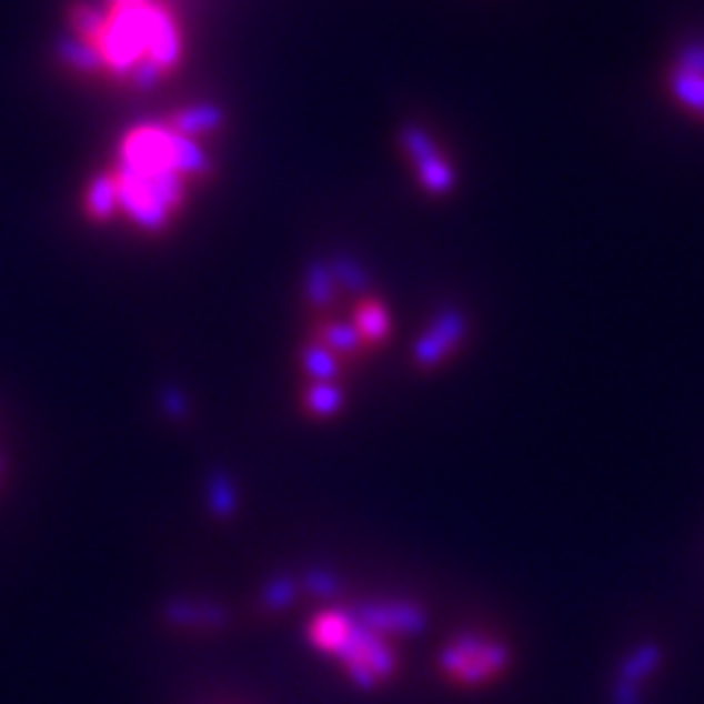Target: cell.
I'll return each mask as SVG.
<instances>
[{
	"label": "cell",
	"mask_w": 704,
	"mask_h": 704,
	"mask_svg": "<svg viewBox=\"0 0 704 704\" xmlns=\"http://www.w3.org/2000/svg\"><path fill=\"white\" fill-rule=\"evenodd\" d=\"M423 625L418 607L370 605L359 611L332 607L309 623V640L344 666L359 687L376 690L396 670V652L391 648L393 634L418 631Z\"/></svg>",
	"instance_id": "1"
},
{
	"label": "cell",
	"mask_w": 704,
	"mask_h": 704,
	"mask_svg": "<svg viewBox=\"0 0 704 704\" xmlns=\"http://www.w3.org/2000/svg\"><path fill=\"white\" fill-rule=\"evenodd\" d=\"M657 666H661V646H655V643H643V646H637L628 657H625L616 681L631 684V687H640V681H646Z\"/></svg>",
	"instance_id": "9"
},
{
	"label": "cell",
	"mask_w": 704,
	"mask_h": 704,
	"mask_svg": "<svg viewBox=\"0 0 704 704\" xmlns=\"http://www.w3.org/2000/svg\"><path fill=\"white\" fill-rule=\"evenodd\" d=\"M171 162L173 171L182 173V177H205V173H212V162L203 153V148L197 141L185 139V135H177V132H171Z\"/></svg>",
	"instance_id": "6"
},
{
	"label": "cell",
	"mask_w": 704,
	"mask_h": 704,
	"mask_svg": "<svg viewBox=\"0 0 704 704\" xmlns=\"http://www.w3.org/2000/svg\"><path fill=\"white\" fill-rule=\"evenodd\" d=\"M332 285H335L332 268L314 262L309 268V273H305V296H309V303L318 305V309H326L329 300H332Z\"/></svg>",
	"instance_id": "14"
},
{
	"label": "cell",
	"mask_w": 704,
	"mask_h": 704,
	"mask_svg": "<svg viewBox=\"0 0 704 704\" xmlns=\"http://www.w3.org/2000/svg\"><path fill=\"white\" fill-rule=\"evenodd\" d=\"M402 148H405V153H409L411 162L414 164L438 153L434 141L429 139V132L420 130V127H409V130H402Z\"/></svg>",
	"instance_id": "15"
},
{
	"label": "cell",
	"mask_w": 704,
	"mask_h": 704,
	"mask_svg": "<svg viewBox=\"0 0 704 704\" xmlns=\"http://www.w3.org/2000/svg\"><path fill=\"white\" fill-rule=\"evenodd\" d=\"M118 209H121V194H118L115 173H103L91 182L89 194H86V212L94 221H109Z\"/></svg>",
	"instance_id": "7"
},
{
	"label": "cell",
	"mask_w": 704,
	"mask_h": 704,
	"mask_svg": "<svg viewBox=\"0 0 704 704\" xmlns=\"http://www.w3.org/2000/svg\"><path fill=\"white\" fill-rule=\"evenodd\" d=\"M332 276L341 285L352 288V291H361V288L368 285V273L361 271V264L352 262V259H341V262L332 264Z\"/></svg>",
	"instance_id": "17"
},
{
	"label": "cell",
	"mask_w": 704,
	"mask_h": 704,
	"mask_svg": "<svg viewBox=\"0 0 704 704\" xmlns=\"http://www.w3.org/2000/svg\"><path fill=\"white\" fill-rule=\"evenodd\" d=\"M0 470H3V459H0Z\"/></svg>",
	"instance_id": "19"
},
{
	"label": "cell",
	"mask_w": 704,
	"mask_h": 704,
	"mask_svg": "<svg viewBox=\"0 0 704 704\" xmlns=\"http://www.w3.org/2000/svg\"><path fill=\"white\" fill-rule=\"evenodd\" d=\"M664 86L670 91V98L678 103L690 118L704 123V77L693 74V71H684L678 66L666 68Z\"/></svg>",
	"instance_id": "5"
},
{
	"label": "cell",
	"mask_w": 704,
	"mask_h": 704,
	"mask_svg": "<svg viewBox=\"0 0 704 704\" xmlns=\"http://www.w3.org/2000/svg\"><path fill=\"white\" fill-rule=\"evenodd\" d=\"M505 664H509V648L500 643H484L479 637L455 640L441 657L443 672L461 684H482L487 678H496Z\"/></svg>",
	"instance_id": "2"
},
{
	"label": "cell",
	"mask_w": 704,
	"mask_h": 704,
	"mask_svg": "<svg viewBox=\"0 0 704 704\" xmlns=\"http://www.w3.org/2000/svg\"><path fill=\"white\" fill-rule=\"evenodd\" d=\"M672 66H678V68H684V71H693V74L704 77V36L684 41V44L675 50Z\"/></svg>",
	"instance_id": "16"
},
{
	"label": "cell",
	"mask_w": 704,
	"mask_h": 704,
	"mask_svg": "<svg viewBox=\"0 0 704 704\" xmlns=\"http://www.w3.org/2000/svg\"><path fill=\"white\" fill-rule=\"evenodd\" d=\"M121 164L141 173H157L164 171V168H173L171 130H162V127L132 130L121 144Z\"/></svg>",
	"instance_id": "3"
},
{
	"label": "cell",
	"mask_w": 704,
	"mask_h": 704,
	"mask_svg": "<svg viewBox=\"0 0 704 704\" xmlns=\"http://www.w3.org/2000/svg\"><path fill=\"white\" fill-rule=\"evenodd\" d=\"M121 3H150V0H112V7H121Z\"/></svg>",
	"instance_id": "18"
},
{
	"label": "cell",
	"mask_w": 704,
	"mask_h": 704,
	"mask_svg": "<svg viewBox=\"0 0 704 704\" xmlns=\"http://www.w3.org/2000/svg\"><path fill=\"white\" fill-rule=\"evenodd\" d=\"M303 370L314 379V385H335L338 373H341V361H338V355H332L326 346H320L318 341H312V344L303 350Z\"/></svg>",
	"instance_id": "11"
},
{
	"label": "cell",
	"mask_w": 704,
	"mask_h": 704,
	"mask_svg": "<svg viewBox=\"0 0 704 704\" xmlns=\"http://www.w3.org/2000/svg\"><path fill=\"white\" fill-rule=\"evenodd\" d=\"M223 115L218 107H194L173 118V132H177V135H185V139H194V135L218 130Z\"/></svg>",
	"instance_id": "12"
},
{
	"label": "cell",
	"mask_w": 704,
	"mask_h": 704,
	"mask_svg": "<svg viewBox=\"0 0 704 704\" xmlns=\"http://www.w3.org/2000/svg\"><path fill=\"white\" fill-rule=\"evenodd\" d=\"M355 329L361 332V338L368 341V344H382L391 332V318H388L385 305L379 303V300H364V303L355 309Z\"/></svg>",
	"instance_id": "10"
},
{
	"label": "cell",
	"mask_w": 704,
	"mask_h": 704,
	"mask_svg": "<svg viewBox=\"0 0 704 704\" xmlns=\"http://www.w3.org/2000/svg\"><path fill=\"white\" fill-rule=\"evenodd\" d=\"M464 335H467V320H464V314L455 312V309L443 312L441 318L434 320L426 335L420 338L418 346H414V361H418L420 368H434V364H441V361L461 344V338Z\"/></svg>",
	"instance_id": "4"
},
{
	"label": "cell",
	"mask_w": 704,
	"mask_h": 704,
	"mask_svg": "<svg viewBox=\"0 0 704 704\" xmlns=\"http://www.w3.org/2000/svg\"><path fill=\"white\" fill-rule=\"evenodd\" d=\"M418 173L420 182H423L432 194H446V191L452 189V168L441 153H434V157L418 162Z\"/></svg>",
	"instance_id": "13"
},
{
	"label": "cell",
	"mask_w": 704,
	"mask_h": 704,
	"mask_svg": "<svg viewBox=\"0 0 704 704\" xmlns=\"http://www.w3.org/2000/svg\"><path fill=\"white\" fill-rule=\"evenodd\" d=\"M320 346H326L332 355H359L368 341L361 338V332L355 329V323H329V326H320V332L314 335Z\"/></svg>",
	"instance_id": "8"
}]
</instances>
